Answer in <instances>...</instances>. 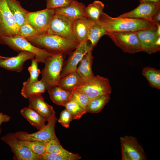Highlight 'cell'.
Returning <instances> with one entry per match:
<instances>
[{
	"label": "cell",
	"instance_id": "1",
	"mask_svg": "<svg viewBox=\"0 0 160 160\" xmlns=\"http://www.w3.org/2000/svg\"><path fill=\"white\" fill-rule=\"evenodd\" d=\"M99 21L104 25L107 32H135L156 25L150 20L119 16L113 17L104 12L100 17Z\"/></svg>",
	"mask_w": 160,
	"mask_h": 160
},
{
	"label": "cell",
	"instance_id": "2",
	"mask_svg": "<svg viewBox=\"0 0 160 160\" xmlns=\"http://www.w3.org/2000/svg\"><path fill=\"white\" fill-rule=\"evenodd\" d=\"M35 46L56 54L69 55L79 44L57 35L46 33L26 39Z\"/></svg>",
	"mask_w": 160,
	"mask_h": 160
},
{
	"label": "cell",
	"instance_id": "3",
	"mask_svg": "<svg viewBox=\"0 0 160 160\" xmlns=\"http://www.w3.org/2000/svg\"><path fill=\"white\" fill-rule=\"evenodd\" d=\"M0 43L8 46L16 52L25 51L34 54L38 62L44 63L47 58L54 54L35 46L26 39L17 35L0 38Z\"/></svg>",
	"mask_w": 160,
	"mask_h": 160
},
{
	"label": "cell",
	"instance_id": "4",
	"mask_svg": "<svg viewBox=\"0 0 160 160\" xmlns=\"http://www.w3.org/2000/svg\"><path fill=\"white\" fill-rule=\"evenodd\" d=\"M65 55L59 53L54 54L47 58L45 62V66L41 71L42 80L46 84L47 90L57 86L61 78L62 71Z\"/></svg>",
	"mask_w": 160,
	"mask_h": 160
},
{
	"label": "cell",
	"instance_id": "5",
	"mask_svg": "<svg viewBox=\"0 0 160 160\" xmlns=\"http://www.w3.org/2000/svg\"><path fill=\"white\" fill-rule=\"evenodd\" d=\"M105 35L124 52L133 54L143 52L135 31L107 32Z\"/></svg>",
	"mask_w": 160,
	"mask_h": 160
},
{
	"label": "cell",
	"instance_id": "6",
	"mask_svg": "<svg viewBox=\"0 0 160 160\" xmlns=\"http://www.w3.org/2000/svg\"><path fill=\"white\" fill-rule=\"evenodd\" d=\"M73 23V20L56 13L46 33L57 35L79 44L74 32Z\"/></svg>",
	"mask_w": 160,
	"mask_h": 160
},
{
	"label": "cell",
	"instance_id": "7",
	"mask_svg": "<svg viewBox=\"0 0 160 160\" xmlns=\"http://www.w3.org/2000/svg\"><path fill=\"white\" fill-rule=\"evenodd\" d=\"M74 89L86 94L89 100L110 95L112 92L109 80L99 75L95 76L90 81L83 83Z\"/></svg>",
	"mask_w": 160,
	"mask_h": 160
},
{
	"label": "cell",
	"instance_id": "8",
	"mask_svg": "<svg viewBox=\"0 0 160 160\" xmlns=\"http://www.w3.org/2000/svg\"><path fill=\"white\" fill-rule=\"evenodd\" d=\"M57 120V118L55 115L47 121V125L38 131L31 134L25 131H19L14 133L15 135L19 140L39 141L47 143L52 140L58 139L55 130Z\"/></svg>",
	"mask_w": 160,
	"mask_h": 160
},
{
	"label": "cell",
	"instance_id": "9",
	"mask_svg": "<svg viewBox=\"0 0 160 160\" xmlns=\"http://www.w3.org/2000/svg\"><path fill=\"white\" fill-rule=\"evenodd\" d=\"M122 160H145L146 156L137 138L131 136L120 137Z\"/></svg>",
	"mask_w": 160,
	"mask_h": 160
},
{
	"label": "cell",
	"instance_id": "10",
	"mask_svg": "<svg viewBox=\"0 0 160 160\" xmlns=\"http://www.w3.org/2000/svg\"><path fill=\"white\" fill-rule=\"evenodd\" d=\"M56 13L54 9L47 8L36 12H29L27 22L38 35L42 34L47 33Z\"/></svg>",
	"mask_w": 160,
	"mask_h": 160
},
{
	"label": "cell",
	"instance_id": "11",
	"mask_svg": "<svg viewBox=\"0 0 160 160\" xmlns=\"http://www.w3.org/2000/svg\"><path fill=\"white\" fill-rule=\"evenodd\" d=\"M17 24L6 0H0V38L17 35Z\"/></svg>",
	"mask_w": 160,
	"mask_h": 160
},
{
	"label": "cell",
	"instance_id": "12",
	"mask_svg": "<svg viewBox=\"0 0 160 160\" xmlns=\"http://www.w3.org/2000/svg\"><path fill=\"white\" fill-rule=\"evenodd\" d=\"M1 140L9 146L14 154L15 160H40V156L33 153L23 146L15 137L14 134L9 133L2 136Z\"/></svg>",
	"mask_w": 160,
	"mask_h": 160
},
{
	"label": "cell",
	"instance_id": "13",
	"mask_svg": "<svg viewBox=\"0 0 160 160\" xmlns=\"http://www.w3.org/2000/svg\"><path fill=\"white\" fill-rule=\"evenodd\" d=\"M88 41L79 44L75 50L68 55V59L64 63L60 74L61 78L76 71L78 64L84 56L89 51H92L94 47L91 44L88 43Z\"/></svg>",
	"mask_w": 160,
	"mask_h": 160
},
{
	"label": "cell",
	"instance_id": "14",
	"mask_svg": "<svg viewBox=\"0 0 160 160\" xmlns=\"http://www.w3.org/2000/svg\"><path fill=\"white\" fill-rule=\"evenodd\" d=\"M160 10V2L146 1L140 3L134 9L120 15L119 17L151 20L152 17Z\"/></svg>",
	"mask_w": 160,
	"mask_h": 160
},
{
	"label": "cell",
	"instance_id": "15",
	"mask_svg": "<svg viewBox=\"0 0 160 160\" xmlns=\"http://www.w3.org/2000/svg\"><path fill=\"white\" fill-rule=\"evenodd\" d=\"M156 25L135 31L140 41L143 52L149 54L160 51L156 42L158 36L156 33Z\"/></svg>",
	"mask_w": 160,
	"mask_h": 160
},
{
	"label": "cell",
	"instance_id": "16",
	"mask_svg": "<svg viewBox=\"0 0 160 160\" xmlns=\"http://www.w3.org/2000/svg\"><path fill=\"white\" fill-rule=\"evenodd\" d=\"M35 57V55L31 52L20 51L15 56L0 59V67L8 71L19 73L22 71L25 62L28 60H31Z\"/></svg>",
	"mask_w": 160,
	"mask_h": 160
},
{
	"label": "cell",
	"instance_id": "17",
	"mask_svg": "<svg viewBox=\"0 0 160 160\" xmlns=\"http://www.w3.org/2000/svg\"><path fill=\"white\" fill-rule=\"evenodd\" d=\"M28 99V107L35 111L46 121H48L55 115L53 107L45 101L41 95L32 96Z\"/></svg>",
	"mask_w": 160,
	"mask_h": 160
},
{
	"label": "cell",
	"instance_id": "18",
	"mask_svg": "<svg viewBox=\"0 0 160 160\" xmlns=\"http://www.w3.org/2000/svg\"><path fill=\"white\" fill-rule=\"evenodd\" d=\"M86 7L82 3L73 0L67 6L54 9L56 13L62 14L74 21L86 17L85 14Z\"/></svg>",
	"mask_w": 160,
	"mask_h": 160
},
{
	"label": "cell",
	"instance_id": "19",
	"mask_svg": "<svg viewBox=\"0 0 160 160\" xmlns=\"http://www.w3.org/2000/svg\"><path fill=\"white\" fill-rule=\"evenodd\" d=\"M92 51H89L84 56L76 71L84 82L89 81L95 76L92 70L93 60Z\"/></svg>",
	"mask_w": 160,
	"mask_h": 160
},
{
	"label": "cell",
	"instance_id": "20",
	"mask_svg": "<svg viewBox=\"0 0 160 160\" xmlns=\"http://www.w3.org/2000/svg\"><path fill=\"white\" fill-rule=\"evenodd\" d=\"M46 90V84L42 80L31 81L28 79L23 83L21 94L24 97L28 99L34 95H41Z\"/></svg>",
	"mask_w": 160,
	"mask_h": 160
},
{
	"label": "cell",
	"instance_id": "21",
	"mask_svg": "<svg viewBox=\"0 0 160 160\" xmlns=\"http://www.w3.org/2000/svg\"><path fill=\"white\" fill-rule=\"evenodd\" d=\"M107 32L105 26L100 21H93L89 19L88 39L94 47L96 45L100 38L106 34Z\"/></svg>",
	"mask_w": 160,
	"mask_h": 160
},
{
	"label": "cell",
	"instance_id": "22",
	"mask_svg": "<svg viewBox=\"0 0 160 160\" xmlns=\"http://www.w3.org/2000/svg\"><path fill=\"white\" fill-rule=\"evenodd\" d=\"M6 0L9 8L19 28L28 22L27 15L29 11L23 7L19 1L17 0Z\"/></svg>",
	"mask_w": 160,
	"mask_h": 160
},
{
	"label": "cell",
	"instance_id": "23",
	"mask_svg": "<svg viewBox=\"0 0 160 160\" xmlns=\"http://www.w3.org/2000/svg\"><path fill=\"white\" fill-rule=\"evenodd\" d=\"M50 97L53 103L58 105L65 106L71 100V92L56 86L47 90Z\"/></svg>",
	"mask_w": 160,
	"mask_h": 160
},
{
	"label": "cell",
	"instance_id": "24",
	"mask_svg": "<svg viewBox=\"0 0 160 160\" xmlns=\"http://www.w3.org/2000/svg\"><path fill=\"white\" fill-rule=\"evenodd\" d=\"M83 82L76 71H74L60 78L57 85L67 91L71 92Z\"/></svg>",
	"mask_w": 160,
	"mask_h": 160
},
{
	"label": "cell",
	"instance_id": "25",
	"mask_svg": "<svg viewBox=\"0 0 160 160\" xmlns=\"http://www.w3.org/2000/svg\"><path fill=\"white\" fill-rule=\"evenodd\" d=\"M46 152L59 154L70 159L71 160H78L81 157L78 154L70 152L64 149L60 144L58 139L52 140L47 143Z\"/></svg>",
	"mask_w": 160,
	"mask_h": 160
},
{
	"label": "cell",
	"instance_id": "26",
	"mask_svg": "<svg viewBox=\"0 0 160 160\" xmlns=\"http://www.w3.org/2000/svg\"><path fill=\"white\" fill-rule=\"evenodd\" d=\"M22 115L31 124L39 130L46 125V119L33 109L29 107H25L20 111Z\"/></svg>",
	"mask_w": 160,
	"mask_h": 160
},
{
	"label": "cell",
	"instance_id": "27",
	"mask_svg": "<svg viewBox=\"0 0 160 160\" xmlns=\"http://www.w3.org/2000/svg\"><path fill=\"white\" fill-rule=\"evenodd\" d=\"M89 20L88 18L84 17L73 21V29L79 44L88 40V30Z\"/></svg>",
	"mask_w": 160,
	"mask_h": 160
},
{
	"label": "cell",
	"instance_id": "28",
	"mask_svg": "<svg viewBox=\"0 0 160 160\" xmlns=\"http://www.w3.org/2000/svg\"><path fill=\"white\" fill-rule=\"evenodd\" d=\"M110 99V95L89 99L86 108L87 112L93 113L100 112L108 103Z\"/></svg>",
	"mask_w": 160,
	"mask_h": 160
},
{
	"label": "cell",
	"instance_id": "29",
	"mask_svg": "<svg viewBox=\"0 0 160 160\" xmlns=\"http://www.w3.org/2000/svg\"><path fill=\"white\" fill-rule=\"evenodd\" d=\"M104 4L101 1H95L89 4L85 9L86 17L93 21H99L100 17L103 12Z\"/></svg>",
	"mask_w": 160,
	"mask_h": 160
},
{
	"label": "cell",
	"instance_id": "30",
	"mask_svg": "<svg viewBox=\"0 0 160 160\" xmlns=\"http://www.w3.org/2000/svg\"><path fill=\"white\" fill-rule=\"evenodd\" d=\"M142 74L148 81L151 86L154 88L160 89V70L147 67L144 68Z\"/></svg>",
	"mask_w": 160,
	"mask_h": 160
},
{
	"label": "cell",
	"instance_id": "31",
	"mask_svg": "<svg viewBox=\"0 0 160 160\" xmlns=\"http://www.w3.org/2000/svg\"><path fill=\"white\" fill-rule=\"evenodd\" d=\"M19 141L22 145L38 155L42 156L46 152V143L26 140Z\"/></svg>",
	"mask_w": 160,
	"mask_h": 160
},
{
	"label": "cell",
	"instance_id": "32",
	"mask_svg": "<svg viewBox=\"0 0 160 160\" xmlns=\"http://www.w3.org/2000/svg\"><path fill=\"white\" fill-rule=\"evenodd\" d=\"M64 107L69 112L72 120L79 119L84 114L87 113L83 108L71 99Z\"/></svg>",
	"mask_w": 160,
	"mask_h": 160
},
{
	"label": "cell",
	"instance_id": "33",
	"mask_svg": "<svg viewBox=\"0 0 160 160\" xmlns=\"http://www.w3.org/2000/svg\"><path fill=\"white\" fill-rule=\"evenodd\" d=\"M38 35L36 30L27 22L19 28L17 35L27 39L33 37Z\"/></svg>",
	"mask_w": 160,
	"mask_h": 160
},
{
	"label": "cell",
	"instance_id": "34",
	"mask_svg": "<svg viewBox=\"0 0 160 160\" xmlns=\"http://www.w3.org/2000/svg\"><path fill=\"white\" fill-rule=\"evenodd\" d=\"M71 99L75 101L86 111V108L89 99L86 94L74 89L71 92Z\"/></svg>",
	"mask_w": 160,
	"mask_h": 160
},
{
	"label": "cell",
	"instance_id": "35",
	"mask_svg": "<svg viewBox=\"0 0 160 160\" xmlns=\"http://www.w3.org/2000/svg\"><path fill=\"white\" fill-rule=\"evenodd\" d=\"M31 60V65L29 67L28 69L30 74V76L28 79L31 81H36L38 80V78L41 71L38 68V62L35 58Z\"/></svg>",
	"mask_w": 160,
	"mask_h": 160
},
{
	"label": "cell",
	"instance_id": "36",
	"mask_svg": "<svg viewBox=\"0 0 160 160\" xmlns=\"http://www.w3.org/2000/svg\"><path fill=\"white\" fill-rule=\"evenodd\" d=\"M73 0H46L47 8L55 9L66 7Z\"/></svg>",
	"mask_w": 160,
	"mask_h": 160
},
{
	"label": "cell",
	"instance_id": "37",
	"mask_svg": "<svg viewBox=\"0 0 160 160\" xmlns=\"http://www.w3.org/2000/svg\"><path fill=\"white\" fill-rule=\"evenodd\" d=\"M72 119L69 112L66 108L60 113L58 122L63 127L68 128Z\"/></svg>",
	"mask_w": 160,
	"mask_h": 160
},
{
	"label": "cell",
	"instance_id": "38",
	"mask_svg": "<svg viewBox=\"0 0 160 160\" xmlns=\"http://www.w3.org/2000/svg\"><path fill=\"white\" fill-rule=\"evenodd\" d=\"M40 160H71L70 159L63 156L46 152L40 156Z\"/></svg>",
	"mask_w": 160,
	"mask_h": 160
},
{
	"label": "cell",
	"instance_id": "39",
	"mask_svg": "<svg viewBox=\"0 0 160 160\" xmlns=\"http://www.w3.org/2000/svg\"><path fill=\"white\" fill-rule=\"evenodd\" d=\"M10 116L7 114L0 113V135L1 132V126L3 123L8 122L10 119Z\"/></svg>",
	"mask_w": 160,
	"mask_h": 160
},
{
	"label": "cell",
	"instance_id": "40",
	"mask_svg": "<svg viewBox=\"0 0 160 160\" xmlns=\"http://www.w3.org/2000/svg\"><path fill=\"white\" fill-rule=\"evenodd\" d=\"M151 20L155 25L157 23L160 24V10L152 17Z\"/></svg>",
	"mask_w": 160,
	"mask_h": 160
},
{
	"label": "cell",
	"instance_id": "41",
	"mask_svg": "<svg viewBox=\"0 0 160 160\" xmlns=\"http://www.w3.org/2000/svg\"><path fill=\"white\" fill-rule=\"evenodd\" d=\"M156 33L158 36H160V24H156Z\"/></svg>",
	"mask_w": 160,
	"mask_h": 160
},
{
	"label": "cell",
	"instance_id": "42",
	"mask_svg": "<svg viewBox=\"0 0 160 160\" xmlns=\"http://www.w3.org/2000/svg\"><path fill=\"white\" fill-rule=\"evenodd\" d=\"M140 3L146 1L153 2H160V0H139Z\"/></svg>",
	"mask_w": 160,
	"mask_h": 160
},
{
	"label": "cell",
	"instance_id": "43",
	"mask_svg": "<svg viewBox=\"0 0 160 160\" xmlns=\"http://www.w3.org/2000/svg\"><path fill=\"white\" fill-rule=\"evenodd\" d=\"M7 57L0 55V59H4L7 58Z\"/></svg>",
	"mask_w": 160,
	"mask_h": 160
},
{
	"label": "cell",
	"instance_id": "44",
	"mask_svg": "<svg viewBox=\"0 0 160 160\" xmlns=\"http://www.w3.org/2000/svg\"><path fill=\"white\" fill-rule=\"evenodd\" d=\"M0 93H1V90H0Z\"/></svg>",
	"mask_w": 160,
	"mask_h": 160
}]
</instances>
